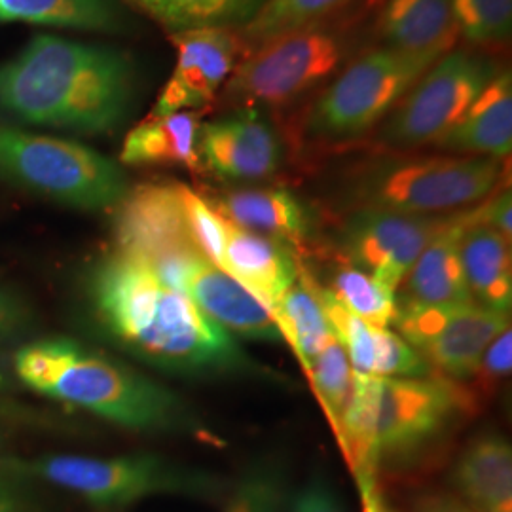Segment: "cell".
Segmentation results:
<instances>
[{"label":"cell","mask_w":512,"mask_h":512,"mask_svg":"<svg viewBox=\"0 0 512 512\" xmlns=\"http://www.w3.org/2000/svg\"><path fill=\"white\" fill-rule=\"evenodd\" d=\"M310 378L311 389L323 406L330 427L338 437L342 418L348 410L355 372L349 365L348 357L334 336L325 344L308 368L304 370Z\"/></svg>","instance_id":"4dcf8cb0"},{"label":"cell","mask_w":512,"mask_h":512,"mask_svg":"<svg viewBox=\"0 0 512 512\" xmlns=\"http://www.w3.org/2000/svg\"><path fill=\"white\" fill-rule=\"evenodd\" d=\"M281 338L293 348L306 370L315 355L332 338L325 311L304 281H296L270 308Z\"/></svg>","instance_id":"4316f807"},{"label":"cell","mask_w":512,"mask_h":512,"mask_svg":"<svg viewBox=\"0 0 512 512\" xmlns=\"http://www.w3.org/2000/svg\"><path fill=\"white\" fill-rule=\"evenodd\" d=\"M131 86L126 55L40 35L0 67V107L38 126L103 133L124 118Z\"/></svg>","instance_id":"7a4b0ae2"},{"label":"cell","mask_w":512,"mask_h":512,"mask_svg":"<svg viewBox=\"0 0 512 512\" xmlns=\"http://www.w3.org/2000/svg\"><path fill=\"white\" fill-rule=\"evenodd\" d=\"M416 512H475L465 505L458 495L448 492H427L421 494L414 503Z\"/></svg>","instance_id":"74e56055"},{"label":"cell","mask_w":512,"mask_h":512,"mask_svg":"<svg viewBox=\"0 0 512 512\" xmlns=\"http://www.w3.org/2000/svg\"><path fill=\"white\" fill-rule=\"evenodd\" d=\"M181 202H183L184 219L194 241L196 249L211 264L222 268L224 243H226V219L220 217L219 211L203 200L192 188L179 184Z\"/></svg>","instance_id":"d6a6232c"},{"label":"cell","mask_w":512,"mask_h":512,"mask_svg":"<svg viewBox=\"0 0 512 512\" xmlns=\"http://www.w3.org/2000/svg\"><path fill=\"white\" fill-rule=\"evenodd\" d=\"M16 372L37 393L126 429L171 431L190 425V414L173 391L67 338L19 349Z\"/></svg>","instance_id":"277c9868"},{"label":"cell","mask_w":512,"mask_h":512,"mask_svg":"<svg viewBox=\"0 0 512 512\" xmlns=\"http://www.w3.org/2000/svg\"><path fill=\"white\" fill-rule=\"evenodd\" d=\"M465 414H475V408L463 387L448 378L355 374L336 439L357 488H366L378 484L384 465L414 458Z\"/></svg>","instance_id":"3957f363"},{"label":"cell","mask_w":512,"mask_h":512,"mask_svg":"<svg viewBox=\"0 0 512 512\" xmlns=\"http://www.w3.org/2000/svg\"><path fill=\"white\" fill-rule=\"evenodd\" d=\"M16 306L14 302H10L4 294H0V334L8 332L16 325Z\"/></svg>","instance_id":"60d3db41"},{"label":"cell","mask_w":512,"mask_h":512,"mask_svg":"<svg viewBox=\"0 0 512 512\" xmlns=\"http://www.w3.org/2000/svg\"><path fill=\"white\" fill-rule=\"evenodd\" d=\"M177 65L150 116L202 109L238 67L241 38L232 29L202 27L171 33Z\"/></svg>","instance_id":"5bb4252c"},{"label":"cell","mask_w":512,"mask_h":512,"mask_svg":"<svg viewBox=\"0 0 512 512\" xmlns=\"http://www.w3.org/2000/svg\"><path fill=\"white\" fill-rule=\"evenodd\" d=\"M478 205L471 209L459 239L465 283L475 304L509 315L512 306L511 241L480 220Z\"/></svg>","instance_id":"ffe728a7"},{"label":"cell","mask_w":512,"mask_h":512,"mask_svg":"<svg viewBox=\"0 0 512 512\" xmlns=\"http://www.w3.org/2000/svg\"><path fill=\"white\" fill-rule=\"evenodd\" d=\"M0 177L55 202L101 211L128 194L122 169L80 143L0 126Z\"/></svg>","instance_id":"ba28073f"},{"label":"cell","mask_w":512,"mask_h":512,"mask_svg":"<svg viewBox=\"0 0 512 512\" xmlns=\"http://www.w3.org/2000/svg\"><path fill=\"white\" fill-rule=\"evenodd\" d=\"M359 494H361L363 512H401L399 509H395L393 505L387 503L384 494L380 492V484L378 486L359 488Z\"/></svg>","instance_id":"f35d334b"},{"label":"cell","mask_w":512,"mask_h":512,"mask_svg":"<svg viewBox=\"0 0 512 512\" xmlns=\"http://www.w3.org/2000/svg\"><path fill=\"white\" fill-rule=\"evenodd\" d=\"M116 239L120 253L139 258L181 293L192 266L205 258L190 238L179 184H141L128 192L120 203Z\"/></svg>","instance_id":"8fae6325"},{"label":"cell","mask_w":512,"mask_h":512,"mask_svg":"<svg viewBox=\"0 0 512 512\" xmlns=\"http://www.w3.org/2000/svg\"><path fill=\"white\" fill-rule=\"evenodd\" d=\"M435 147L456 156L505 160L512 148V76L495 74L475 103Z\"/></svg>","instance_id":"7402d4cb"},{"label":"cell","mask_w":512,"mask_h":512,"mask_svg":"<svg viewBox=\"0 0 512 512\" xmlns=\"http://www.w3.org/2000/svg\"><path fill=\"white\" fill-rule=\"evenodd\" d=\"M351 48L346 29L323 23L268 40L234 69L224 84L226 101L239 109L289 105L336 73Z\"/></svg>","instance_id":"9c48e42d"},{"label":"cell","mask_w":512,"mask_h":512,"mask_svg":"<svg viewBox=\"0 0 512 512\" xmlns=\"http://www.w3.org/2000/svg\"><path fill=\"white\" fill-rule=\"evenodd\" d=\"M289 512H344L325 478H313L293 495Z\"/></svg>","instance_id":"d590c367"},{"label":"cell","mask_w":512,"mask_h":512,"mask_svg":"<svg viewBox=\"0 0 512 512\" xmlns=\"http://www.w3.org/2000/svg\"><path fill=\"white\" fill-rule=\"evenodd\" d=\"M198 152L209 171L239 183L274 177L283 154L277 131L256 109H239L202 124Z\"/></svg>","instance_id":"2e32d148"},{"label":"cell","mask_w":512,"mask_h":512,"mask_svg":"<svg viewBox=\"0 0 512 512\" xmlns=\"http://www.w3.org/2000/svg\"><path fill=\"white\" fill-rule=\"evenodd\" d=\"M0 19L86 31H118L122 27L112 0H0Z\"/></svg>","instance_id":"83f0119b"},{"label":"cell","mask_w":512,"mask_h":512,"mask_svg":"<svg viewBox=\"0 0 512 512\" xmlns=\"http://www.w3.org/2000/svg\"><path fill=\"white\" fill-rule=\"evenodd\" d=\"M444 54L370 50L340 73L311 105L304 135L319 143H346L382 124L406 92Z\"/></svg>","instance_id":"52a82bcc"},{"label":"cell","mask_w":512,"mask_h":512,"mask_svg":"<svg viewBox=\"0 0 512 512\" xmlns=\"http://www.w3.org/2000/svg\"><path fill=\"white\" fill-rule=\"evenodd\" d=\"M283 503L281 476L272 469H256L232 490L224 512H277Z\"/></svg>","instance_id":"e575fe53"},{"label":"cell","mask_w":512,"mask_h":512,"mask_svg":"<svg viewBox=\"0 0 512 512\" xmlns=\"http://www.w3.org/2000/svg\"><path fill=\"white\" fill-rule=\"evenodd\" d=\"M184 294L222 329L258 342H283L272 311L232 275L202 258L186 277Z\"/></svg>","instance_id":"e0dca14e"},{"label":"cell","mask_w":512,"mask_h":512,"mask_svg":"<svg viewBox=\"0 0 512 512\" xmlns=\"http://www.w3.org/2000/svg\"><path fill=\"white\" fill-rule=\"evenodd\" d=\"M452 484L475 512H512L511 442L495 433L476 437L456 461Z\"/></svg>","instance_id":"603a6c76"},{"label":"cell","mask_w":512,"mask_h":512,"mask_svg":"<svg viewBox=\"0 0 512 512\" xmlns=\"http://www.w3.org/2000/svg\"><path fill=\"white\" fill-rule=\"evenodd\" d=\"M378 31L387 48L412 54H448L458 35L450 0H387Z\"/></svg>","instance_id":"cb8c5ba5"},{"label":"cell","mask_w":512,"mask_h":512,"mask_svg":"<svg viewBox=\"0 0 512 512\" xmlns=\"http://www.w3.org/2000/svg\"><path fill=\"white\" fill-rule=\"evenodd\" d=\"M325 289L340 306L366 323L393 327L397 317V296L374 275L353 264H344L332 272L330 285Z\"/></svg>","instance_id":"f1b7e54d"},{"label":"cell","mask_w":512,"mask_h":512,"mask_svg":"<svg viewBox=\"0 0 512 512\" xmlns=\"http://www.w3.org/2000/svg\"><path fill=\"white\" fill-rule=\"evenodd\" d=\"M503 160L484 156H408L368 165L353 184L359 207L439 217L488 200Z\"/></svg>","instance_id":"5b68a950"},{"label":"cell","mask_w":512,"mask_h":512,"mask_svg":"<svg viewBox=\"0 0 512 512\" xmlns=\"http://www.w3.org/2000/svg\"><path fill=\"white\" fill-rule=\"evenodd\" d=\"M452 215L425 217L359 207L344 222L338 241L349 264L397 291L423 249Z\"/></svg>","instance_id":"4fadbf2b"},{"label":"cell","mask_w":512,"mask_h":512,"mask_svg":"<svg viewBox=\"0 0 512 512\" xmlns=\"http://www.w3.org/2000/svg\"><path fill=\"white\" fill-rule=\"evenodd\" d=\"M10 471L48 482L105 509L131 505L150 495L211 499L224 494V482L219 476L152 454L120 458L44 456L33 461H12Z\"/></svg>","instance_id":"8992f818"},{"label":"cell","mask_w":512,"mask_h":512,"mask_svg":"<svg viewBox=\"0 0 512 512\" xmlns=\"http://www.w3.org/2000/svg\"><path fill=\"white\" fill-rule=\"evenodd\" d=\"M393 327L420 353L431 374L463 382L495 338L511 329V321L475 302L421 306L397 298Z\"/></svg>","instance_id":"7c38bea8"},{"label":"cell","mask_w":512,"mask_h":512,"mask_svg":"<svg viewBox=\"0 0 512 512\" xmlns=\"http://www.w3.org/2000/svg\"><path fill=\"white\" fill-rule=\"evenodd\" d=\"M171 33L202 27L243 29L268 0H126Z\"/></svg>","instance_id":"484cf974"},{"label":"cell","mask_w":512,"mask_h":512,"mask_svg":"<svg viewBox=\"0 0 512 512\" xmlns=\"http://www.w3.org/2000/svg\"><path fill=\"white\" fill-rule=\"evenodd\" d=\"M511 368L512 334L511 329H507L482 353L473 372L463 382H458L467 393L475 412L478 404L488 401L497 391V387L509 378Z\"/></svg>","instance_id":"836d02e7"},{"label":"cell","mask_w":512,"mask_h":512,"mask_svg":"<svg viewBox=\"0 0 512 512\" xmlns=\"http://www.w3.org/2000/svg\"><path fill=\"white\" fill-rule=\"evenodd\" d=\"M220 270L232 275L270 310L298 281L300 260L285 241L243 230L226 220Z\"/></svg>","instance_id":"ac0fdd59"},{"label":"cell","mask_w":512,"mask_h":512,"mask_svg":"<svg viewBox=\"0 0 512 512\" xmlns=\"http://www.w3.org/2000/svg\"><path fill=\"white\" fill-rule=\"evenodd\" d=\"M512 200L511 190H499L497 194H492V198L484 200L478 205V217L497 230L501 236L511 241L512 238Z\"/></svg>","instance_id":"8d00e7d4"},{"label":"cell","mask_w":512,"mask_h":512,"mask_svg":"<svg viewBox=\"0 0 512 512\" xmlns=\"http://www.w3.org/2000/svg\"><path fill=\"white\" fill-rule=\"evenodd\" d=\"M497 74L486 55L456 50L439 57L391 110L378 131L382 147L435 145L458 124Z\"/></svg>","instance_id":"30bf717a"},{"label":"cell","mask_w":512,"mask_h":512,"mask_svg":"<svg viewBox=\"0 0 512 512\" xmlns=\"http://www.w3.org/2000/svg\"><path fill=\"white\" fill-rule=\"evenodd\" d=\"M90 293L110 336L152 365L179 374H228L251 366L228 330L139 258L120 251L105 258L93 272Z\"/></svg>","instance_id":"6da1fadb"},{"label":"cell","mask_w":512,"mask_h":512,"mask_svg":"<svg viewBox=\"0 0 512 512\" xmlns=\"http://www.w3.org/2000/svg\"><path fill=\"white\" fill-rule=\"evenodd\" d=\"M456 31L473 46L511 40L512 0H450Z\"/></svg>","instance_id":"1f68e13d"},{"label":"cell","mask_w":512,"mask_h":512,"mask_svg":"<svg viewBox=\"0 0 512 512\" xmlns=\"http://www.w3.org/2000/svg\"><path fill=\"white\" fill-rule=\"evenodd\" d=\"M353 2L357 0H268L258 16L241 29V40L249 42L253 50L291 31L325 23Z\"/></svg>","instance_id":"f546056e"},{"label":"cell","mask_w":512,"mask_h":512,"mask_svg":"<svg viewBox=\"0 0 512 512\" xmlns=\"http://www.w3.org/2000/svg\"><path fill=\"white\" fill-rule=\"evenodd\" d=\"M202 114L181 110L165 116H148L131 129L124 141L120 160L128 165H181L198 169Z\"/></svg>","instance_id":"d4e9b609"},{"label":"cell","mask_w":512,"mask_h":512,"mask_svg":"<svg viewBox=\"0 0 512 512\" xmlns=\"http://www.w3.org/2000/svg\"><path fill=\"white\" fill-rule=\"evenodd\" d=\"M220 217L243 230L302 245L313 236L310 207L285 188H236L211 203Z\"/></svg>","instance_id":"d6986e66"},{"label":"cell","mask_w":512,"mask_h":512,"mask_svg":"<svg viewBox=\"0 0 512 512\" xmlns=\"http://www.w3.org/2000/svg\"><path fill=\"white\" fill-rule=\"evenodd\" d=\"M298 279L310 287L325 311L334 340L344 349L355 374L376 378H425L431 374L420 353L389 327L366 323L340 306L300 264ZM433 376V374H431Z\"/></svg>","instance_id":"9a60e30c"},{"label":"cell","mask_w":512,"mask_h":512,"mask_svg":"<svg viewBox=\"0 0 512 512\" xmlns=\"http://www.w3.org/2000/svg\"><path fill=\"white\" fill-rule=\"evenodd\" d=\"M0 512H29L27 501L10 486L6 480L0 478Z\"/></svg>","instance_id":"ab89813d"},{"label":"cell","mask_w":512,"mask_h":512,"mask_svg":"<svg viewBox=\"0 0 512 512\" xmlns=\"http://www.w3.org/2000/svg\"><path fill=\"white\" fill-rule=\"evenodd\" d=\"M471 209L454 213L448 224L423 249L404 277V293L399 300L421 306L469 304L471 294L459 258V239Z\"/></svg>","instance_id":"44dd1931"}]
</instances>
